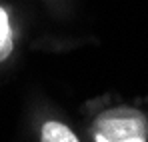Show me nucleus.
<instances>
[{"mask_svg": "<svg viewBox=\"0 0 148 142\" xmlns=\"http://www.w3.org/2000/svg\"><path fill=\"white\" fill-rule=\"evenodd\" d=\"M96 142H146L148 118L134 108H112L102 112L94 122Z\"/></svg>", "mask_w": 148, "mask_h": 142, "instance_id": "nucleus-1", "label": "nucleus"}, {"mask_svg": "<svg viewBox=\"0 0 148 142\" xmlns=\"http://www.w3.org/2000/svg\"><path fill=\"white\" fill-rule=\"evenodd\" d=\"M40 142H78V138L66 124L50 120V122H44L42 126Z\"/></svg>", "mask_w": 148, "mask_h": 142, "instance_id": "nucleus-2", "label": "nucleus"}, {"mask_svg": "<svg viewBox=\"0 0 148 142\" xmlns=\"http://www.w3.org/2000/svg\"><path fill=\"white\" fill-rule=\"evenodd\" d=\"M12 48H14V40H12V28L8 22V12L0 6V62L12 54Z\"/></svg>", "mask_w": 148, "mask_h": 142, "instance_id": "nucleus-3", "label": "nucleus"}]
</instances>
